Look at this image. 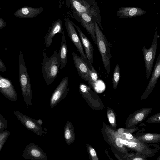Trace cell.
I'll return each instance as SVG.
<instances>
[{"mask_svg": "<svg viewBox=\"0 0 160 160\" xmlns=\"http://www.w3.org/2000/svg\"><path fill=\"white\" fill-rule=\"evenodd\" d=\"M152 109V108L147 107L137 110L128 118L125 124L126 128H134L137 125L145 119Z\"/></svg>", "mask_w": 160, "mask_h": 160, "instance_id": "cell-12", "label": "cell"}, {"mask_svg": "<svg viewBox=\"0 0 160 160\" xmlns=\"http://www.w3.org/2000/svg\"><path fill=\"white\" fill-rule=\"evenodd\" d=\"M7 70V68L3 62L0 58V71L5 72Z\"/></svg>", "mask_w": 160, "mask_h": 160, "instance_id": "cell-34", "label": "cell"}, {"mask_svg": "<svg viewBox=\"0 0 160 160\" xmlns=\"http://www.w3.org/2000/svg\"><path fill=\"white\" fill-rule=\"evenodd\" d=\"M86 148L89 155L90 159L91 160H99L96 152L93 147L89 144H87Z\"/></svg>", "mask_w": 160, "mask_h": 160, "instance_id": "cell-26", "label": "cell"}, {"mask_svg": "<svg viewBox=\"0 0 160 160\" xmlns=\"http://www.w3.org/2000/svg\"><path fill=\"white\" fill-rule=\"evenodd\" d=\"M80 94L89 106L93 109L97 108L100 105V99L98 95L92 91L91 88L81 83L79 85Z\"/></svg>", "mask_w": 160, "mask_h": 160, "instance_id": "cell-11", "label": "cell"}, {"mask_svg": "<svg viewBox=\"0 0 160 160\" xmlns=\"http://www.w3.org/2000/svg\"><path fill=\"white\" fill-rule=\"evenodd\" d=\"M134 136L138 140L143 143H157L160 142L159 133H145Z\"/></svg>", "mask_w": 160, "mask_h": 160, "instance_id": "cell-22", "label": "cell"}, {"mask_svg": "<svg viewBox=\"0 0 160 160\" xmlns=\"http://www.w3.org/2000/svg\"><path fill=\"white\" fill-rule=\"evenodd\" d=\"M0 92L9 100H17L18 96L16 90L11 80L0 75Z\"/></svg>", "mask_w": 160, "mask_h": 160, "instance_id": "cell-13", "label": "cell"}, {"mask_svg": "<svg viewBox=\"0 0 160 160\" xmlns=\"http://www.w3.org/2000/svg\"><path fill=\"white\" fill-rule=\"evenodd\" d=\"M160 76V53L156 61L152 75L148 84L143 94L141 100L146 99L153 90Z\"/></svg>", "mask_w": 160, "mask_h": 160, "instance_id": "cell-14", "label": "cell"}, {"mask_svg": "<svg viewBox=\"0 0 160 160\" xmlns=\"http://www.w3.org/2000/svg\"><path fill=\"white\" fill-rule=\"evenodd\" d=\"M63 31L62 20L59 18L54 21L44 37V45L49 47L53 43L54 36L57 33L62 34Z\"/></svg>", "mask_w": 160, "mask_h": 160, "instance_id": "cell-16", "label": "cell"}, {"mask_svg": "<svg viewBox=\"0 0 160 160\" xmlns=\"http://www.w3.org/2000/svg\"><path fill=\"white\" fill-rule=\"evenodd\" d=\"M135 154L131 153L129 156H127L126 160H147V158L144 155L136 153Z\"/></svg>", "mask_w": 160, "mask_h": 160, "instance_id": "cell-28", "label": "cell"}, {"mask_svg": "<svg viewBox=\"0 0 160 160\" xmlns=\"http://www.w3.org/2000/svg\"><path fill=\"white\" fill-rule=\"evenodd\" d=\"M23 158L31 160H47L45 152L38 145L31 142L26 145L22 154Z\"/></svg>", "mask_w": 160, "mask_h": 160, "instance_id": "cell-10", "label": "cell"}, {"mask_svg": "<svg viewBox=\"0 0 160 160\" xmlns=\"http://www.w3.org/2000/svg\"><path fill=\"white\" fill-rule=\"evenodd\" d=\"M64 136L65 142L68 146L73 142L75 140V130L71 122L68 121L65 126Z\"/></svg>", "mask_w": 160, "mask_h": 160, "instance_id": "cell-21", "label": "cell"}, {"mask_svg": "<svg viewBox=\"0 0 160 160\" xmlns=\"http://www.w3.org/2000/svg\"><path fill=\"white\" fill-rule=\"evenodd\" d=\"M13 113L17 119L28 130L33 132L38 136H42L48 133L44 128H42L38 122V120L29 117L18 111Z\"/></svg>", "mask_w": 160, "mask_h": 160, "instance_id": "cell-7", "label": "cell"}, {"mask_svg": "<svg viewBox=\"0 0 160 160\" xmlns=\"http://www.w3.org/2000/svg\"><path fill=\"white\" fill-rule=\"evenodd\" d=\"M120 78V68L118 64H116L114 68L112 78V85L114 90H116L118 85Z\"/></svg>", "mask_w": 160, "mask_h": 160, "instance_id": "cell-25", "label": "cell"}, {"mask_svg": "<svg viewBox=\"0 0 160 160\" xmlns=\"http://www.w3.org/2000/svg\"><path fill=\"white\" fill-rule=\"evenodd\" d=\"M146 11L136 7H122L117 11V16L123 19L132 18L145 15Z\"/></svg>", "mask_w": 160, "mask_h": 160, "instance_id": "cell-18", "label": "cell"}, {"mask_svg": "<svg viewBox=\"0 0 160 160\" xmlns=\"http://www.w3.org/2000/svg\"><path fill=\"white\" fill-rule=\"evenodd\" d=\"M74 25L78 31L79 37L81 41L83 49H84L85 54L89 62L92 64L94 61L93 52L94 48L87 37L84 34L78 26L74 23Z\"/></svg>", "mask_w": 160, "mask_h": 160, "instance_id": "cell-17", "label": "cell"}, {"mask_svg": "<svg viewBox=\"0 0 160 160\" xmlns=\"http://www.w3.org/2000/svg\"><path fill=\"white\" fill-rule=\"evenodd\" d=\"M19 80L22 96L25 104L28 107L32 104V91L29 76L21 51L19 55Z\"/></svg>", "mask_w": 160, "mask_h": 160, "instance_id": "cell-3", "label": "cell"}, {"mask_svg": "<svg viewBox=\"0 0 160 160\" xmlns=\"http://www.w3.org/2000/svg\"><path fill=\"white\" fill-rule=\"evenodd\" d=\"M120 141L127 149L136 153L143 155L147 158L153 156L158 151L157 149L151 148L147 143H143L141 142L128 141L122 138Z\"/></svg>", "mask_w": 160, "mask_h": 160, "instance_id": "cell-8", "label": "cell"}, {"mask_svg": "<svg viewBox=\"0 0 160 160\" xmlns=\"http://www.w3.org/2000/svg\"><path fill=\"white\" fill-rule=\"evenodd\" d=\"M8 138L7 137L4 138L0 142V152Z\"/></svg>", "mask_w": 160, "mask_h": 160, "instance_id": "cell-36", "label": "cell"}, {"mask_svg": "<svg viewBox=\"0 0 160 160\" xmlns=\"http://www.w3.org/2000/svg\"><path fill=\"white\" fill-rule=\"evenodd\" d=\"M108 117L111 126L114 128H116V119L114 112L111 109H108L107 112Z\"/></svg>", "mask_w": 160, "mask_h": 160, "instance_id": "cell-27", "label": "cell"}, {"mask_svg": "<svg viewBox=\"0 0 160 160\" xmlns=\"http://www.w3.org/2000/svg\"><path fill=\"white\" fill-rule=\"evenodd\" d=\"M60 48L59 53L60 60V69H62L67 62L68 48L66 44L65 33L63 31L62 33Z\"/></svg>", "mask_w": 160, "mask_h": 160, "instance_id": "cell-20", "label": "cell"}, {"mask_svg": "<svg viewBox=\"0 0 160 160\" xmlns=\"http://www.w3.org/2000/svg\"><path fill=\"white\" fill-rule=\"evenodd\" d=\"M159 38L158 31L156 30L154 33L153 41L150 48L147 49L144 46L142 47V51L146 68L147 81L149 79L152 71Z\"/></svg>", "mask_w": 160, "mask_h": 160, "instance_id": "cell-5", "label": "cell"}, {"mask_svg": "<svg viewBox=\"0 0 160 160\" xmlns=\"http://www.w3.org/2000/svg\"><path fill=\"white\" fill-rule=\"evenodd\" d=\"M94 24L96 45L101 55L105 69L108 73L109 74L111 69L110 60L112 57L110 51L111 43L107 40L105 36L102 32L96 21L94 22Z\"/></svg>", "mask_w": 160, "mask_h": 160, "instance_id": "cell-4", "label": "cell"}, {"mask_svg": "<svg viewBox=\"0 0 160 160\" xmlns=\"http://www.w3.org/2000/svg\"><path fill=\"white\" fill-rule=\"evenodd\" d=\"M10 133V132L8 130H0V142L4 138L8 137Z\"/></svg>", "mask_w": 160, "mask_h": 160, "instance_id": "cell-32", "label": "cell"}, {"mask_svg": "<svg viewBox=\"0 0 160 160\" xmlns=\"http://www.w3.org/2000/svg\"><path fill=\"white\" fill-rule=\"evenodd\" d=\"M43 8H35L30 6H24L16 11L14 15L22 18H35L43 11Z\"/></svg>", "mask_w": 160, "mask_h": 160, "instance_id": "cell-19", "label": "cell"}, {"mask_svg": "<svg viewBox=\"0 0 160 160\" xmlns=\"http://www.w3.org/2000/svg\"><path fill=\"white\" fill-rule=\"evenodd\" d=\"M8 122L0 113V130L6 129L8 128Z\"/></svg>", "mask_w": 160, "mask_h": 160, "instance_id": "cell-31", "label": "cell"}, {"mask_svg": "<svg viewBox=\"0 0 160 160\" xmlns=\"http://www.w3.org/2000/svg\"><path fill=\"white\" fill-rule=\"evenodd\" d=\"M104 140L111 146L112 149L115 150L120 153L123 158L131 154L120 140V133L111 126L103 123L102 130Z\"/></svg>", "mask_w": 160, "mask_h": 160, "instance_id": "cell-2", "label": "cell"}, {"mask_svg": "<svg viewBox=\"0 0 160 160\" xmlns=\"http://www.w3.org/2000/svg\"><path fill=\"white\" fill-rule=\"evenodd\" d=\"M72 58L75 67L81 78L88 82V75L90 69L88 65L75 52L72 53Z\"/></svg>", "mask_w": 160, "mask_h": 160, "instance_id": "cell-15", "label": "cell"}, {"mask_svg": "<svg viewBox=\"0 0 160 160\" xmlns=\"http://www.w3.org/2000/svg\"><path fill=\"white\" fill-rule=\"evenodd\" d=\"M69 89L68 78L66 76L62 79L51 97L49 103L51 108H53L65 99Z\"/></svg>", "mask_w": 160, "mask_h": 160, "instance_id": "cell-9", "label": "cell"}, {"mask_svg": "<svg viewBox=\"0 0 160 160\" xmlns=\"http://www.w3.org/2000/svg\"><path fill=\"white\" fill-rule=\"evenodd\" d=\"M7 25V23L2 18L0 17V29L3 28Z\"/></svg>", "mask_w": 160, "mask_h": 160, "instance_id": "cell-35", "label": "cell"}, {"mask_svg": "<svg viewBox=\"0 0 160 160\" xmlns=\"http://www.w3.org/2000/svg\"><path fill=\"white\" fill-rule=\"evenodd\" d=\"M64 22L65 28L69 38L79 52L81 58L87 63L91 70L92 64L88 61L84 52L80 38L74 25V22L68 18H64Z\"/></svg>", "mask_w": 160, "mask_h": 160, "instance_id": "cell-6", "label": "cell"}, {"mask_svg": "<svg viewBox=\"0 0 160 160\" xmlns=\"http://www.w3.org/2000/svg\"><path fill=\"white\" fill-rule=\"evenodd\" d=\"M98 79V76L97 72L92 66L91 70L89 71L88 83L89 86L93 88H95L97 81Z\"/></svg>", "mask_w": 160, "mask_h": 160, "instance_id": "cell-24", "label": "cell"}, {"mask_svg": "<svg viewBox=\"0 0 160 160\" xmlns=\"http://www.w3.org/2000/svg\"><path fill=\"white\" fill-rule=\"evenodd\" d=\"M37 122L41 126L42 125L43 123L41 119H39L38 120Z\"/></svg>", "mask_w": 160, "mask_h": 160, "instance_id": "cell-37", "label": "cell"}, {"mask_svg": "<svg viewBox=\"0 0 160 160\" xmlns=\"http://www.w3.org/2000/svg\"><path fill=\"white\" fill-rule=\"evenodd\" d=\"M96 0H66V6L68 5L70 2L73 1H86L93 3H96L97 2H96Z\"/></svg>", "mask_w": 160, "mask_h": 160, "instance_id": "cell-33", "label": "cell"}, {"mask_svg": "<svg viewBox=\"0 0 160 160\" xmlns=\"http://www.w3.org/2000/svg\"><path fill=\"white\" fill-rule=\"evenodd\" d=\"M139 129V127L131 129L121 128L117 130V131L120 134L122 133H131L132 134L134 132L137 131Z\"/></svg>", "mask_w": 160, "mask_h": 160, "instance_id": "cell-30", "label": "cell"}, {"mask_svg": "<svg viewBox=\"0 0 160 160\" xmlns=\"http://www.w3.org/2000/svg\"><path fill=\"white\" fill-rule=\"evenodd\" d=\"M60 66L59 55L56 49L50 57H48L45 52H43L42 72L48 85H50L57 77Z\"/></svg>", "mask_w": 160, "mask_h": 160, "instance_id": "cell-1", "label": "cell"}, {"mask_svg": "<svg viewBox=\"0 0 160 160\" xmlns=\"http://www.w3.org/2000/svg\"><path fill=\"white\" fill-rule=\"evenodd\" d=\"M74 16L75 19L81 23V25L87 30V32L90 34L94 43L96 44L94 22H88L74 15Z\"/></svg>", "mask_w": 160, "mask_h": 160, "instance_id": "cell-23", "label": "cell"}, {"mask_svg": "<svg viewBox=\"0 0 160 160\" xmlns=\"http://www.w3.org/2000/svg\"><path fill=\"white\" fill-rule=\"evenodd\" d=\"M148 123H160V113H158L152 115L149 117L146 121Z\"/></svg>", "mask_w": 160, "mask_h": 160, "instance_id": "cell-29", "label": "cell"}]
</instances>
